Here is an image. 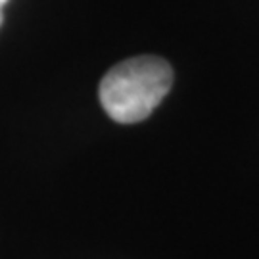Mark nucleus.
<instances>
[{
	"mask_svg": "<svg viewBox=\"0 0 259 259\" xmlns=\"http://www.w3.org/2000/svg\"><path fill=\"white\" fill-rule=\"evenodd\" d=\"M173 69L157 56H137L113 65L98 87L100 104L113 121L146 119L171 91Z\"/></svg>",
	"mask_w": 259,
	"mask_h": 259,
	"instance_id": "1",
	"label": "nucleus"
},
{
	"mask_svg": "<svg viewBox=\"0 0 259 259\" xmlns=\"http://www.w3.org/2000/svg\"><path fill=\"white\" fill-rule=\"evenodd\" d=\"M8 4V0H0V25H2V21H4V6Z\"/></svg>",
	"mask_w": 259,
	"mask_h": 259,
	"instance_id": "2",
	"label": "nucleus"
}]
</instances>
